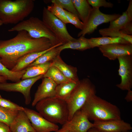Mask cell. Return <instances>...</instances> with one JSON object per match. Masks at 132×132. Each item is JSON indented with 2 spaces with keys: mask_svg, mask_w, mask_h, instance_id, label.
Segmentation results:
<instances>
[{
  "mask_svg": "<svg viewBox=\"0 0 132 132\" xmlns=\"http://www.w3.org/2000/svg\"><path fill=\"white\" fill-rule=\"evenodd\" d=\"M89 120L94 121L121 119L120 110L116 105L97 96H91L81 108Z\"/></svg>",
  "mask_w": 132,
  "mask_h": 132,
  "instance_id": "6da1fadb",
  "label": "cell"
},
{
  "mask_svg": "<svg viewBox=\"0 0 132 132\" xmlns=\"http://www.w3.org/2000/svg\"><path fill=\"white\" fill-rule=\"evenodd\" d=\"M33 0H0V19L3 24H17L32 11Z\"/></svg>",
  "mask_w": 132,
  "mask_h": 132,
  "instance_id": "7a4b0ae2",
  "label": "cell"
},
{
  "mask_svg": "<svg viewBox=\"0 0 132 132\" xmlns=\"http://www.w3.org/2000/svg\"><path fill=\"white\" fill-rule=\"evenodd\" d=\"M35 106L37 112L52 123L63 125L68 121L69 111L66 102L55 96L42 100Z\"/></svg>",
  "mask_w": 132,
  "mask_h": 132,
  "instance_id": "3957f363",
  "label": "cell"
},
{
  "mask_svg": "<svg viewBox=\"0 0 132 132\" xmlns=\"http://www.w3.org/2000/svg\"><path fill=\"white\" fill-rule=\"evenodd\" d=\"M96 93L95 87L89 79L86 78L80 80L66 101L69 111L68 121L70 120L75 112L81 109L90 98Z\"/></svg>",
  "mask_w": 132,
  "mask_h": 132,
  "instance_id": "277c9868",
  "label": "cell"
},
{
  "mask_svg": "<svg viewBox=\"0 0 132 132\" xmlns=\"http://www.w3.org/2000/svg\"><path fill=\"white\" fill-rule=\"evenodd\" d=\"M26 31L30 36L34 39L46 38L55 45L61 43L55 35L46 26L42 20L31 17L23 20L8 30L9 32Z\"/></svg>",
  "mask_w": 132,
  "mask_h": 132,
  "instance_id": "5b68a950",
  "label": "cell"
},
{
  "mask_svg": "<svg viewBox=\"0 0 132 132\" xmlns=\"http://www.w3.org/2000/svg\"><path fill=\"white\" fill-rule=\"evenodd\" d=\"M42 21L63 44L75 39L69 33L66 24L52 14L45 7L43 10Z\"/></svg>",
  "mask_w": 132,
  "mask_h": 132,
  "instance_id": "8992f818",
  "label": "cell"
},
{
  "mask_svg": "<svg viewBox=\"0 0 132 132\" xmlns=\"http://www.w3.org/2000/svg\"><path fill=\"white\" fill-rule=\"evenodd\" d=\"M121 15L115 13L104 14L100 11L99 8L92 7L89 17L84 24L83 28L78 33L77 36H84L87 34H90L94 32L99 25L114 21Z\"/></svg>",
  "mask_w": 132,
  "mask_h": 132,
  "instance_id": "52a82bcc",
  "label": "cell"
},
{
  "mask_svg": "<svg viewBox=\"0 0 132 132\" xmlns=\"http://www.w3.org/2000/svg\"><path fill=\"white\" fill-rule=\"evenodd\" d=\"M44 74L37 77L13 83H0V90L7 92H18L23 95L26 105L29 104L31 102V88L37 80L43 77Z\"/></svg>",
  "mask_w": 132,
  "mask_h": 132,
  "instance_id": "ba28073f",
  "label": "cell"
},
{
  "mask_svg": "<svg viewBox=\"0 0 132 132\" xmlns=\"http://www.w3.org/2000/svg\"><path fill=\"white\" fill-rule=\"evenodd\" d=\"M85 111L81 108L74 113L71 119L62 125L59 131L67 132H87L93 127Z\"/></svg>",
  "mask_w": 132,
  "mask_h": 132,
  "instance_id": "9c48e42d",
  "label": "cell"
},
{
  "mask_svg": "<svg viewBox=\"0 0 132 132\" xmlns=\"http://www.w3.org/2000/svg\"><path fill=\"white\" fill-rule=\"evenodd\" d=\"M119 66L118 74L121 83L116 86L122 90H128L132 88V55H126L118 58Z\"/></svg>",
  "mask_w": 132,
  "mask_h": 132,
  "instance_id": "30bf717a",
  "label": "cell"
},
{
  "mask_svg": "<svg viewBox=\"0 0 132 132\" xmlns=\"http://www.w3.org/2000/svg\"><path fill=\"white\" fill-rule=\"evenodd\" d=\"M23 110L35 132H55L59 129L57 124L49 121L38 112L26 107Z\"/></svg>",
  "mask_w": 132,
  "mask_h": 132,
  "instance_id": "8fae6325",
  "label": "cell"
},
{
  "mask_svg": "<svg viewBox=\"0 0 132 132\" xmlns=\"http://www.w3.org/2000/svg\"><path fill=\"white\" fill-rule=\"evenodd\" d=\"M98 47L103 55L110 60H115L123 55H132V44H131L114 43Z\"/></svg>",
  "mask_w": 132,
  "mask_h": 132,
  "instance_id": "7c38bea8",
  "label": "cell"
},
{
  "mask_svg": "<svg viewBox=\"0 0 132 132\" xmlns=\"http://www.w3.org/2000/svg\"><path fill=\"white\" fill-rule=\"evenodd\" d=\"M0 60L9 69H11L19 59L11 39L0 40Z\"/></svg>",
  "mask_w": 132,
  "mask_h": 132,
  "instance_id": "4fadbf2b",
  "label": "cell"
},
{
  "mask_svg": "<svg viewBox=\"0 0 132 132\" xmlns=\"http://www.w3.org/2000/svg\"><path fill=\"white\" fill-rule=\"evenodd\" d=\"M93 128L100 132H125L132 129L131 124L121 119L94 121Z\"/></svg>",
  "mask_w": 132,
  "mask_h": 132,
  "instance_id": "5bb4252c",
  "label": "cell"
},
{
  "mask_svg": "<svg viewBox=\"0 0 132 132\" xmlns=\"http://www.w3.org/2000/svg\"><path fill=\"white\" fill-rule=\"evenodd\" d=\"M57 85L50 79L44 77L34 94L32 106H35L38 102L42 100L55 96Z\"/></svg>",
  "mask_w": 132,
  "mask_h": 132,
  "instance_id": "9a60e30c",
  "label": "cell"
},
{
  "mask_svg": "<svg viewBox=\"0 0 132 132\" xmlns=\"http://www.w3.org/2000/svg\"><path fill=\"white\" fill-rule=\"evenodd\" d=\"M10 127L11 132H35L26 114L19 110Z\"/></svg>",
  "mask_w": 132,
  "mask_h": 132,
  "instance_id": "2e32d148",
  "label": "cell"
},
{
  "mask_svg": "<svg viewBox=\"0 0 132 132\" xmlns=\"http://www.w3.org/2000/svg\"><path fill=\"white\" fill-rule=\"evenodd\" d=\"M51 66L57 68L66 77L72 81L78 83L79 81L77 68L66 64L62 60L60 55L51 62Z\"/></svg>",
  "mask_w": 132,
  "mask_h": 132,
  "instance_id": "e0dca14e",
  "label": "cell"
},
{
  "mask_svg": "<svg viewBox=\"0 0 132 132\" xmlns=\"http://www.w3.org/2000/svg\"><path fill=\"white\" fill-rule=\"evenodd\" d=\"M62 44L61 43L56 45L44 51L33 52L27 54L20 58L16 65L11 69L14 71H19L23 70L34 62L37 58L52 48L59 46Z\"/></svg>",
  "mask_w": 132,
  "mask_h": 132,
  "instance_id": "ac0fdd59",
  "label": "cell"
},
{
  "mask_svg": "<svg viewBox=\"0 0 132 132\" xmlns=\"http://www.w3.org/2000/svg\"><path fill=\"white\" fill-rule=\"evenodd\" d=\"M79 82H69L57 85L55 90V96L66 101L69 99Z\"/></svg>",
  "mask_w": 132,
  "mask_h": 132,
  "instance_id": "d6986e66",
  "label": "cell"
},
{
  "mask_svg": "<svg viewBox=\"0 0 132 132\" xmlns=\"http://www.w3.org/2000/svg\"><path fill=\"white\" fill-rule=\"evenodd\" d=\"M88 39L81 36L74 40L57 47L61 52L63 50L67 49L83 51L91 48Z\"/></svg>",
  "mask_w": 132,
  "mask_h": 132,
  "instance_id": "ffe728a7",
  "label": "cell"
},
{
  "mask_svg": "<svg viewBox=\"0 0 132 132\" xmlns=\"http://www.w3.org/2000/svg\"><path fill=\"white\" fill-rule=\"evenodd\" d=\"M91 48L103 45L114 43L130 44L123 38L120 37H110L91 38L88 39Z\"/></svg>",
  "mask_w": 132,
  "mask_h": 132,
  "instance_id": "44dd1931",
  "label": "cell"
},
{
  "mask_svg": "<svg viewBox=\"0 0 132 132\" xmlns=\"http://www.w3.org/2000/svg\"><path fill=\"white\" fill-rule=\"evenodd\" d=\"M72 1L80 19L84 24L89 17L92 8L86 0H72Z\"/></svg>",
  "mask_w": 132,
  "mask_h": 132,
  "instance_id": "7402d4cb",
  "label": "cell"
},
{
  "mask_svg": "<svg viewBox=\"0 0 132 132\" xmlns=\"http://www.w3.org/2000/svg\"><path fill=\"white\" fill-rule=\"evenodd\" d=\"M51 65V62L29 67L26 68L22 80L34 77L44 74L47 72Z\"/></svg>",
  "mask_w": 132,
  "mask_h": 132,
  "instance_id": "603a6c76",
  "label": "cell"
},
{
  "mask_svg": "<svg viewBox=\"0 0 132 132\" xmlns=\"http://www.w3.org/2000/svg\"><path fill=\"white\" fill-rule=\"evenodd\" d=\"M26 70V68L19 71H12L7 68L1 63L0 60V76L4 77L7 80L14 82L20 81Z\"/></svg>",
  "mask_w": 132,
  "mask_h": 132,
  "instance_id": "cb8c5ba5",
  "label": "cell"
},
{
  "mask_svg": "<svg viewBox=\"0 0 132 132\" xmlns=\"http://www.w3.org/2000/svg\"><path fill=\"white\" fill-rule=\"evenodd\" d=\"M43 77L50 79L57 85L63 83L72 82L66 77L57 68L52 66H50L44 74Z\"/></svg>",
  "mask_w": 132,
  "mask_h": 132,
  "instance_id": "d4e9b609",
  "label": "cell"
},
{
  "mask_svg": "<svg viewBox=\"0 0 132 132\" xmlns=\"http://www.w3.org/2000/svg\"><path fill=\"white\" fill-rule=\"evenodd\" d=\"M57 47L52 48L39 57L28 67L52 62L57 56L60 55L61 52Z\"/></svg>",
  "mask_w": 132,
  "mask_h": 132,
  "instance_id": "484cf974",
  "label": "cell"
},
{
  "mask_svg": "<svg viewBox=\"0 0 132 132\" xmlns=\"http://www.w3.org/2000/svg\"><path fill=\"white\" fill-rule=\"evenodd\" d=\"M99 32L102 37H120L132 44V35L123 34L119 30L108 28L99 29Z\"/></svg>",
  "mask_w": 132,
  "mask_h": 132,
  "instance_id": "4316f807",
  "label": "cell"
},
{
  "mask_svg": "<svg viewBox=\"0 0 132 132\" xmlns=\"http://www.w3.org/2000/svg\"><path fill=\"white\" fill-rule=\"evenodd\" d=\"M19 110L7 108L0 106V121L10 126Z\"/></svg>",
  "mask_w": 132,
  "mask_h": 132,
  "instance_id": "83f0119b",
  "label": "cell"
},
{
  "mask_svg": "<svg viewBox=\"0 0 132 132\" xmlns=\"http://www.w3.org/2000/svg\"><path fill=\"white\" fill-rule=\"evenodd\" d=\"M51 2L52 4L47 6V9L52 14L66 24L69 23L64 9L59 4L55 2Z\"/></svg>",
  "mask_w": 132,
  "mask_h": 132,
  "instance_id": "f1b7e54d",
  "label": "cell"
},
{
  "mask_svg": "<svg viewBox=\"0 0 132 132\" xmlns=\"http://www.w3.org/2000/svg\"><path fill=\"white\" fill-rule=\"evenodd\" d=\"M129 19L126 11L116 20L110 22L109 28L120 30L129 22Z\"/></svg>",
  "mask_w": 132,
  "mask_h": 132,
  "instance_id": "f546056e",
  "label": "cell"
},
{
  "mask_svg": "<svg viewBox=\"0 0 132 132\" xmlns=\"http://www.w3.org/2000/svg\"><path fill=\"white\" fill-rule=\"evenodd\" d=\"M51 1L59 4L63 8L66 9V11L73 13L80 19L72 0H52Z\"/></svg>",
  "mask_w": 132,
  "mask_h": 132,
  "instance_id": "4dcf8cb0",
  "label": "cell"
},
{
  "mask_svg": "<svg viewBox=\"0 0 132 132\" xmlns=\"http://www.w3.org/2000/svg\"><path fill=\"white\" fill-rule=\"evenodd\" d=\"M66 18L69 23L74 25L77 28L82 30L84 24L77 16L73 13L65 10Z\"/></svg>",
  "mask_w": 132,
  "mask_h": 132,
  "instance_id": "1f68e13d",
  "label": "cell"
},
{
  "mask_svg": "<svg viewBox=\"0 0 132 132\" xmlns=\"http://www.w3.org/2000/svg\"><path fill=\"white\" fill-rule=\"evenodd\" d=\"M0 106L7 108L18 110H24V107L20 106L10 100L3 98L0 95Z\"/></svg>",
  "mask_w": 132,
  "mask_h": 132,
  "instance_id": "d6a6232c",
  "label": "cell"
},
{
  "mask_svg": "<svg viewBox=\"0 0 132 132\" xmlns=\"http://www.w3.org/2000/svg\"><path fill=\"white\" fill-rule=\"evenodd\" d=\"M88 3L92 7L99 8L103 7L105 8H112L113 4L108 2L105 0H88Z\"/></svg>",
  "mask_w": 132,
  "mask_h": 132,
  "instance_id": "836d02e7",
  "label": "cell"
},
{
  "mask_svg": "<svg viewBox=\"0 0 132 132\" xmlns=\"http://www.w3.org/2000/svg\"><path fill=\"white\" fill-rule=\"evenodd\" d=\"M120 31L121 33L123 34L132 35V21H130L128 22L121 29Z\"/></svg>",
  "mask_w": 132,
  "mask_h": 132,
  "instance_id": "e575fe53",
  "label": "cell"
},
{
  "mask_svg": "<svg viewBox=\"0 0 132 132\" xmlns=\"http://www.w3.org/2000/svg\"><path fill=\"white\" fill-rule=\"evenodd\" d=\"M0 132H11L10 126L7 124L0 121Z\"/></svg>",
  "mask_w": 132,
  "mask_h": 132,
  "instance_id": "d590c367",
  "label": "cell"
},
{
  "mask_svg": "<svg viewBox=\"0 0 132 132\" xmlns=\"http://www.w3.org/2000/svg\"><path fill=\"white\" fill-rule=\"evenodd\" d=\"M128 17L131 21H132V0L129 1L128 6L126 11Z\"/></svg>",
  "mask_w": 132,
  "mask_h": 132,
  "instance_id": "8d00e7d4",
  "label": "cell"
},
{
  "mask_svg": "<svg viewBox=\"0 0 132 132\" xmlns=\"http://www.w3.org/2000/svg\"><path fill=\"white\" fill-rule=\"evenodd\" d=\"M128 91L125 99L127 102H130L132 101V91L131 89L129 90Z\"/></svg>",
  "mask_w": 132,
  "mask_h": 132,
  "instance_id": "74e56055",
  "label": "cell"
},
{
  "mask_svg": "<svg viewBox=\"0 0 132 132\" xmlns=\"http://www.w3.org/2000/svg\"><path fill=\"white\" fill-rule=\"evenodd\" d=\"M87 132H100L96 129L93 127L90 129ZM125 132H130V131H127Z\"/></svg>",
  "mask_w": 132,
  "mask_h": 132,
  "instance_id": "f35d334b",
  "label": "cell"
},
{
  "mask_svg": "<svg viewBox=\"0 0 132 132\" xmlns=\"http://www.w3.org/2000/svg\"><path fill=\"white\" fill-rule=\"evenodd\" d=\"M7 79L4 77L0 76V83L6 82Z\"/></svg>",
  "mask_w": 132,
  "mask_h": 132,
  "instance_id": "ab89813d",
  "label": "cell"
},
{
  "mask_svg": "<svg viewBox=\"0 0 132 132\" xmlns=\"http://www.w3.org/2000/svg\"><path fill=\"white\" fill-rule=\"evenodd\" d=\"M3 24L2 21L0 19V27L2 26Z\"/></svg>",
  "mask_w": 132,
  "mask_h": 132,
  "instance_id": "60d3db41",
  "label": "cell"
},
{
  "mask_svg": "<svg viewBox=\"0 0 132 132\" xmlns=\"http://www.w3.org/2000/svg\"><path fill=\"white\" fill-rule=\"evenodd\" d=\"M67 132L61 131H59V130H57V131H56V132Z\"/></svg>",
  "mask_w": 132,
  "mask_h": 132,
  "instance_id": "b9f144b4",
  "label": "cell"
},
{
  "mask_svg": "<svg viewBox=\"0 0 132 132\" xmlns=\"http://www.w3.org/2000/svg\"></svg>",
  "mask_w": 132,
  "mask_h": 132,
  "instance_id": "7bdbcfd3",
  "label": "cell"
}]
</instances>
